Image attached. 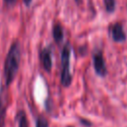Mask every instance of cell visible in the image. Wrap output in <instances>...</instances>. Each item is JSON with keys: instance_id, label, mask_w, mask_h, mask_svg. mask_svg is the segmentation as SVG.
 <instances>
[{"instance_id": "5b68a950", "label": "cell", "mask_w": 127, "mask_h": 127, "mask_svg": "<svg viewBox=\"0 0 127 127\" xmlns=\"http://www.w3.org/2000/svg\"><path fill=\"white\" fill-rule=\"evenodd\" d=\"M112 38L115 42H123L126 40V35L123 31L121 24L117 23L112 27Z\"/></svg>"}, {"instance_id": "3957f363", "label": "cell", "mask_w": 127, "mask_h": 127, "mask_svg": "<svg viewBox=\"0 0 127 127\" xmlns=\"http://www.w3.org/2000/svg\"><path fill=\"white\" fill-rule=\"evenodd\" d=\"M93 66H94V69L98 75L105 76L107 69H106V65L104 64V59L102 57L101 52H97L93 56Z\"/></svg>"}, {"instance_id": "9c48e42d", "label": "cell", "mask_w": 127, "mask_h": 127, "mask_svg": "<svg viewBox=\"0 0 127 127\" xmlns=\"http://www.w3.org/2000/svg\"><path fill=\"white\" fill-rule=\"evenodd\" d=\"M36 127H49V122L46 119V117H44L43 115H40L37 118Z\"/></svg>"}, {"instance_id": "8992f818", "label": "cell", "mask_w": 127, "mask_h": 127, "mask_svg": "<svg viewBox=\"0 0 127 127\" xmlns=\"http://www.w3.org/2000/svg\"><path fill=\"white\" fill-rule=\"evenodd\" d=\"M53 37L54 40L57 43H61L64 39V32H63V28L60 24H56L53 28Z\"/></svg>"}, {"instance_id": "ba28073f", "label": "cell", "mask_w": 127, "mask_h": 127, "mask_svg": "<svg viewBox=\"0 0 127 127\" xmlns=\"http://www.w3.org/2000/svg\"><path fill=\"white\" fill-rule=\"evenodd\" d=\"M6 118V105L3 102V99L0 96V127H4Z\"/></svg>"}, {"instance_id": "6da1fadb", "label": "cell", "mask_w": 127, "mask_h": 127, "mask_svg": "<svg viewBox=\"0 0 127 127\" xmlns=\"http://www.w3.org/2000/svg\"><path fill=\"white\" fill-rule=\"evenodd\" d=\"M20 59H21V53H20V48L17 42L13 43L8 55L5 60L4 64V75H5V83L8 86L13 79L15 78L18 69H19V64H20Z\"/></svg>"}, {"instance_id": "7c38bea8", "label": "cell", "mask_w": 127, "mask_h": 127, "mask_svg": "<svg viewBox=\"0 0 127 127\" xmlns=\"http://www.w3.org/2000/svg\"><path fill=\"white\" fill-rule=\"evenodd\" d=\"M4 1H5L6 5H8V6H11V5H13V4L15 3V1H16V0H4Z\"/></svg>"}, {"instance_id": "8fae6325", "label": "cell", "mask_w": 127, "mask_h": 127, "mask_svg": "<svg viewBox=\"0 0 127 127\" xmlns=\"http://www.w3.org/2000/svg\"><path fill=\"white\" fill-rule=\"evenodd\" d=\"M80 122H81V124H83V125H85V126H90V125H91V123H90L89 121H86V120H84V119H80Z\"/></svg>"}, {"instance_id": "7a4b0ae2", "label": "cell", "mask_w": 127, "mask_h": 127, "mask_svg": "<svg viewBox=\"0 0 127 127\" xmlns=\"http://www.w3.org/2000/svg\"><path fill=\"white\" fill-rule=\"evenodd\" d=\"M69 58H70V47L66 43L62 50V73L61 82L64 86H69L71 83V74L69 71Z\"/></svg>"}, {"instance_id": "4fadbf2b", "label": "cell", "mask_w": 127, "mask_h": 127, "mask_svg": "<svg viewBox=\"0 0 127 127\" xmlns=\"http://www.w3.org/2000/svg\"><path fill=\"white\" fill-rule=\"evenodd\" d=\"M31 1H32V0H24V3H25L26 6H29V5L31 4Z\"/></svg>"}, {"instance_id": "30bf717a", "label": "cell", "mask_w": 127, "mask_h": 127, "mask_svg": "<svg viewBox=\"0 0 127 127\" xmlns=\"http://www.w3.org/2000/svg\"><path fill=\"white\" fill-rule=\"evenodd\" d=\"M105 9L107 12H113L115 9V0H104Z\"/></svg>"}, {"instance_id": "277c9868", "label": "cell", "mask_w": 127, "mask_h": 127, "mask_svg": "<svg viewBox=\"0 0 127 127\" xmlns=\"http://www.w3.org/2000/svg\"><path fill=\"white\" fill-rule=\"evenodd\" d=\"M40 60L43 67L50 71L52 68V58H51V52L49 49H43L40 53Z\"/></svg>"}, {"instance_id": "52a82bcc", "label": "cell", "mask_w": 127, "mask_h": 127, "mask_svg": "<svg viewBox=\"0 0 127 127\" xmlns=\"http://www.w3.org/2000/svg\"><path fill=\"white\" fill-rule=\"evenodd\" d=\"M16 119H17V122H18V127H29L26 113L23 110L18 111V113L16 115Z\"/></svg>"}]
</instances>
